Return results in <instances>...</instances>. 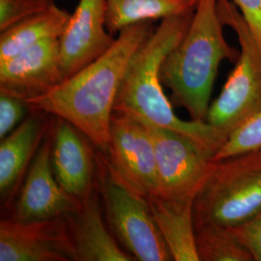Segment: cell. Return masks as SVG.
Instances as JSON below:
<instances>
[{"mask_svg": "<svg viewBox=\"0 0 261 261\" xmlns=\"http://www.w3.org/2000/svg\"><path fill=\"white\" fill-rule=\"evenodd\" d=\"M153 31L151 21L124 28L103 56L49 92L28 101L29 110L72 123L105 153L114 105L130 60Z\"/></svg>", "mask_w": 261, "mask_h": 261, "instance_id": "cell-1", "label": "cell"}, {"mask_svg": "<svg viewBox=\"0 0 261 261\" xmlns=\"http://www.w3.org/2000/svg\"><path fill=\"white\" fill-rule=\"evenodd\" d=\"M194 11L162 19L130 60L114 105V112L146 125L177 130L195 140L213 157L227 137L204 120L184 121L173 112L160 77L163 61L189 28Z\"/></svg>", "mask_w": 261, "mask_h": 261, "instance_id": "cell-2", "label": "cell"}, {"mask_svg": "<svg viewBox=\"0 0 261 261\" xmlns=\"http://www.w3.org/2000/svg\"><path fill=\"white\" fill-rule=\"evenodd\" d=\"M218 0H197L185 35L163 61L160 77L178 106L194 120H204L219 66L239 54L224 38Z\"/></svg>", "mask_w": 261, "mask_h": 261, "instance_id": "cell-3", "label": "cell"}, {"mask_svg": "<svg viewBox=\"0 0 261 261\" xmlns=\"http://www.w3.org/2000/svg\"><path fill=\"white\" fill-rule=\"evenodd\" d=\"M216 162L195 198V227L238 226L261 212V147Z\"/></svg>", "mask_w": 261, "mask_h": 261, "instance_id": "cell-4", "label": "cell"}, {"mask_svg": "<svg viewBox=\"0 0 261 261\" xmlns=\"http://www.w3.org/2000/svg\"><path fill=\"white\" fill-rule=\"evenodd\" d=\"M217 7L224 25L236 33L240 53L222 92L210 103L205 121L228 138L261 113V51L233 2L218 0Z\"/></svg>", "mask_w": 261, "mask_h": 261, "instance_id": "cell-5", "label": "cell"}, {"mask_svg": "<svg viewBox=\"0 0 261 261\" xmlns=\"http://www.w3.org/2000/svg\"><path fill=\"white\" fill-rule=\"evenodd\" d=\"M98 190L107 223L122 247L140 261L173 260L146 197L117 183L98 158Z\"/></svg>", "mask_w": 261, "mask_h": 261, "instance_id": "cell-6", "label": "cell"}, {"mask_svg": "<svg viewBox=\"0 0 261 261\" xmlns=\"http://www.w3.org/2000/svg\"><path fill=\"white\" fill-rule=\"evenodd\" d=\"M99 159L110 175L132 193L146 198L157 194L155 150L144 123L113 112L108 148Z\"/></svg>", "mask_w": 261, "mask_h": 261, "instance_id": "cell-7", "label": "cell"}, {"mask_svg": "<svg viewBox=\"0 0 261 261\" xmlns=\"http://www.w3.org/2000/svg\"><path fill=\"white\" fill-rule=\"evenodd\" d=\"M146 127L155 150L157 194L170 198H196L217 165L213 156L180 132L151 125Z\"/></svg>", "mask_w": 261, "mask_h": 261, "instance_id": "cell-8", "label": "cell"}, {"mask_svg": "<svg viewBox=\"0 0 261 261\" xmlns=\"http://www.w3.org/2000/svg\"><path fill=\"white\" fill-rule=\"evenodd\" d=\"M0 261H77L65 218L2 220Z\"/></svg>", "mask_w": 261, "mask_h": 261, "instance_id": "cell-9", "label": "cell"}, {"mask_svg": "<svg viewBox=\"0 0 261 261\" xmlns=\"http://www.w3.org/2000/svg\"><path fill=\"white\" fill-rule=\"evenodd\" d=\"M53 127L54 123L20 186L11 217L15 220L31 222L65 217L75 211L82 202L66 193L54 174Z\"/></svg>", "mask_w": 261, "mask_h": 261, "instance_id": "cell-10", "label": "cell"}, {"mask_svg": "<svg viewBox=\"0 0 261 261\" xmlns=\"http://www.w3.org/2000/svg\"><path fill=\"white\" fill-rule=\"evenodd\" d=\"M55 118L51 147L54 174L66 193L83 201L98 189L95 146L72 123Z\"/></svg>", "mask_w": 261, "mask_h": 261, "instance_id": "cell-11", "label": "cell"}, {"mask_svg": "<svg viewBox=\"0 0 261 261\" xmlns=\"http://www.w3.org/2000/svg\"><path fill=\"white\" fill-rule=\"evenodd\" d=\"M115 40L107 28L106 0H79L59 38L65 80L103 56Z\"/></svg>", "mask_w": 261, "mask_h": 261, "instance_id": "cell-12", "label": "cell"}, {"mask_svg": "<svg viewBox=\"0 0 261 261\" xmlns=\"http://www.w3.org/2000/svg\"><path fill=\"white\" fill-rule=\"evenodd\" d=\"M63 81L59 38L46 40L0 62V93L25 102L47 94Z\"/></svg>", "mask_w": 261, "mask_h": 261, "instance_id": "cell-13", "label": "cell"}, {"mask_svg": "<svg viewBox=\"0 0 261 261\" xmlns=\"http://www.w3.org/2000/svg\"><path fill=\"white\" fill-rule=\"evenodd\" d=\"M47 113L33 111L0 142V196L4 204L19 193L24 177L38 150L42 145L54 120L46 119Z\"/></svg>", "mask_w": 261, "mask_h": 261, "instance_id": "cell-14", "label": "cell"}, {"mask_svg": "<svg viewBox=\"0 0 261 261\" xmlns=\"http://www.w3.org/2000/svg\"><path fill=\"white\" fill-rule=\"evenodd\" d=\"M99 190L81 202L75 211L66 215L69 234L77 261H134L129 252L106 225Z\"/></svg>", "mask_w": 261, "mask_h": 261, "instance_id": "cell-15", "label": "cell"}, {"mask_svg": "<svg viewBox=\"0 0 261 261\" xmlns=\"http://www.w3.org/2000/svg\"><path fill=\"white\" fill-rule=\"evenodd\" d=\"M147 200L173 260L199 261L194 221L195 197L170 198L154 194Z\"/></svg>", "mask_w": 261, "mask_h": 261, "instance_id": "cell-16", "label": "cell"}, {"mask_svg": "<svg viewBox=\"0 0 261 261\" xmlns=\"http://www.w3.org/2000/svg\"><path fill=\"white\" fill-rule=\"evenodd\" d=\"M70 16L54 3L47 10L0 32V62L46 40L60 38Z\"/></svg>", "mask_w": 261, "mask_h": 261, "instance_id": "cell-17", "label": "cell"}, {"mask_svg": "<svg viewBox=\"0 0 261 261\" xmlns=\"http://www.w3.org/2000/svg\"><path fill=\"white\" fill-rule=\"evenodd\" d=\"M196 0H106L107 28L115 35L130 25L191 13Z\"/></svg>", "mask_w": 261, "mask_h": 261, "instance_id": "cell-18", "label": "cell"}, {"mask_svg": "<svg viewBox=\"0 0 261 261\" xmlns=\"http://www.w3.org/2000/svg\"><path fill=\"white\" fill-rule=\"evenodd\" d=\"M196 247L199 261H254L232 226L205 224L196 226Z\"/></svg>", "mask_w": 261, "mask_h": 261, "instance_id": "cell-19", "label": "cell"}, {"mask_svg": "<svg viewBox=\"0 0 261 261\" xmlns=\"http://www.w3.org/2000/svg\"><path fill=\"white\" fill-rule=\"evenodd\" d=\"M258 147H261V113L229 135L224 145L215 154L213 160L220 161Z\"/></svg>", "mask_w": 261, "mask_h": 261, "instance_id": "cell-20", "label": "cell"}, {"mask_svg": "<svg viewBox=\"0 0 261 261\" xmlns=\"http://www.w3.org/2000/svg\"><path fill=\"white\" fill-rule=\"evenodd\" d=\"M54 0H0V32L49 8Z\"/></svg>", "mask_w": 261, "mask_h": 261, "instance_id": "cell-21", "label": "cell"}, {"mask_svg": "<svg viewBox=\"0 0 261 261\" xmlns=\"http://www.w3.org/2000/svg\"><path fill=\"white\" fill-rule=\"evenodd\" d=\"M28 109V103L22 99L0 93V139L8 136L24 120Z\"/></svg>", "mask_w": 261, "mask_h": 261, "instance_id": "cell-22", "label": "cell"}, {"mask_svg": "<svg viewBox=\"0 0 261 261\" xmlns=\"http://www.w3.org/2000/svg\"><path fill=\"white\" fill-rule=\"evenodd\" d=\"M232 227L241 242L252 252L254 261H261V212L251 221Z\"/></svg>", "mask_w": 261, "mask_h": 261, "instance_id": "cell-23", "label": "cell"}, {"mask_svg": "<svg viewBox=\"0 0 261 261\" xmlns=\"http://www.w3.org/2000/svg\"><path fill=\"white\" fill-rule=\"evenodd\" d=\"M261 51V0H232Z\"/></svg>", "mask_w": 261, "mask_h": 261, "instance_id": "cell-24", "label": "cell"}, {"mask_svg": "<svg viewBox=\"0 0 261 261\" xmlns=\"http://www.w3.org/2000/svg\"><path fill=\"white\" fill-rule=\"evenodd\" d=\"M196 2H197V0H196Z\"/></svg>", "mask_w": 261, "mask_h": 261, "instance_id": "cell-25", "label": "cell"}]
</instances>
